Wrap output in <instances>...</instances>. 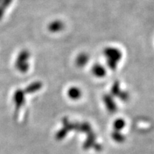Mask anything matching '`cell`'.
Returning <instances> with one entry per match:
<instances>
[{
	"label": "cell",
	"instance_id": "cell-6",
	"mask_svg": "<svg viewBox=\"0 0 154 154\" xmlns=\"http://www.w3.org/2000/svg\"><path fill=\"white\" fill-rule=\"evenodd\" d=\"M14 0H0V21L5 18L8 9L12 5Z\"/></svg>",
	"mask_w": 154,
	"mask_h": 154
},
{
	"label": "cell",
	"instance_id": "cell-4",
	"mask_svg": "<svg viewBox=\"0 0 154 154\" xmlns=\"http://www.w3.org/2000/svg\"><path fill=\"white\" fill-rule=\"evenodd\" d=\"M91 74L94 76L98 79L104 78L106 76L107 70L104 66L100 64V63H96L92 66Z\"/></svg>",
	"mask_w": 154,
	"mask_h": 154
},
{
	"label": "cell",
	"instance_id": "cell-3",
	"mask_svg": "<svg viewBox=\"0 0 154 154\" xmlns=\"http://www.w3.org/2000/svg\"><path fill=\"white\" fill-rule=\"evenodd\" d=\"M47 29L48 31L51 34L60 33L65 29V24L60 19H55L48 24Z\"/></svg>",
	"mask_w": 154,
	"mask_h": 154
},
{
	"label": "cell",
	"instance_id": "cell-1",
	"mask_svg": "<svg viewBox=\"0 0 154 154\" xmlns=\"http://www.w3.org/2000/svg\"><path fill=\"white\" fill-rule=\"evenodd\" d=\"M107 66L112 71L116 70L123 59V53L121 49L115 47H107L103 50Z\"/></svg>",
	"mask_w": 154,
	"mask_h": 154
},
{
	"label": "cell",
	"instance_id": "cell-5",
	"mask_svg": "<svg viewBox=\"0 0 154 154\" xmlns=\"http://www.w3.org/2000/svg\"><path fill=\"white\" fill-rule=\"evenodd\" d=\"M89 59V55L87 53L82 52L77 55L76 59H75V62H76L77 66L82 68V67H84L88 64Z\"/></svg>",
	"mask_w": 154,
	"mask_h": 154
},
{
	"label": "cell",
	"instance_id": "cell-7",
	"mask_svg": "<svg viewBox=\"0 0 154 154\" xmlns=\"http://www.w3.org/2000/svg\"><path fill=\"white\" fill-rule=\"evenodd\" d=\"M82 94V90H81V88L77 87V86H72L67 91V95H68L71 99L73 100H77L80 99Z\"/></svg>",
	"mask_w": 154,
	"mask_h": 154
},
{
	"label": "cell",
	"instance_id": "cell-2",
	"mask_svg": "<svg viewBox=\"0 0 154 154\" xmlns=\"http://www.w3.org/2000/svg\"><path fill=\"white\" fill-rule=\"evenodd\" d=\"M31 57L32 55L29 50L25 49L21 50L14 60V67L16 70L22 74L28 72L30 69Z\"/></svg>",
	"mask_w": 154,
	"mask_h": 154
}]
</instances>
